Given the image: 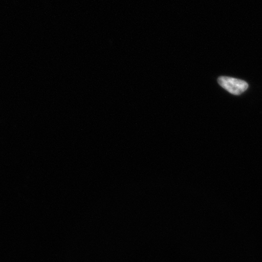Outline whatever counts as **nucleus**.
I'll use <instances>...</instances> for the list:
<instances>
[{
    "mask_svg": "<svg viewBox=\"0 0 262 262\" xmlns=\"http://www.w3.org/2000/svg\"><path fill=\"white\" fill-rule=\"evenodd\" d=\"M218 83L224 89L235 96L244 93L248 88L247 82L234 78L221 77L219 78Z\"/></svg>",
    "mask_w": 262,
    "mask_h": 262,
    "instance_id": "nucleus-1",
    "label": "nucleus"
}]
</instances>
